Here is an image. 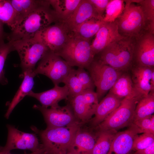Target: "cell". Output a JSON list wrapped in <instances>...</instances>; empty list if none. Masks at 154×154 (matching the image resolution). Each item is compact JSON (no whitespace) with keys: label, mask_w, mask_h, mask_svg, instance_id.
<instances>
[{"label":"cell","mask_w":154,"mask_h":154,"mask_svg":"<svg viewBox=\"0 0 154 154\" xmlns=\"http://www.w3.org/2000/svg\"><path fill=\"white\" fill-rule=\"evenodd\" d=\"M13 51L11 43H5L4 40L0 41V84L4 85L8 83L7 79L5 77L4 67L8 54Z\"/></svg>","instance_id":"obj_33"},{"label":"cell","mask_w":154,"mask_h":154,"mask_svg":"<svg viewBox=\"0 0 154 154\" xmlns=\"http://www.w3.org/2000/svg\"><path fill=\"white\" fill-rule=\"evenodd\" d=\"M6 36L3 30V23L0 21V41L4 40V38Z\"/></svg>","instance_id":"obj_39"},{"label":"cell","mask_w":154,"mask_h":154,"mask_svg":"<svg viewBox=\"0 0 154 154\" xmlns=\"http://www.w3.org/2000/svg\"><path fill=\"white\" fill-rule=\"evenodd\" d=\"M10 1L17 15L19 21L22 17L44 4L46 0H10Z\"/></svg>","instance_id":"obj_28"},{"label":"cell","mask_w":154,"mask_h":154,"mask_svg":"<svg viewBox=\"0 0 154 154\" xmlns=\"http://www.w3.org/2000/svg\"><path fill=\"white\" fill-rule=\"evenodd\" d=\"M123 99L109 92L98 103L94 116L90 120L91 126L95 127L105 120L119 106Z\"/></svg>","instance_id":"obj_21"},{"label":"cell","mask_w":154,"mask_h":154,"mask_svg":"<svg viewBox=\"0 0 154 154\" xmlns=\"http://www.w3.org/2000/svg\"><path fill=\"white\" fill-rule=\"evenodd\" d=\"M134 39L125 37L111 43L98 54L103 64L121 71H125L133 64Z\"/></svg>","instance_id":"obj_3"},{"label":"cell","mask_w":154,"mask_h":154,"mask_svg":"<svg viewBox=\"0 0 154 154\" xmlns=\"http://www.w3.org/2000/svg\"><path fill=\"white\" fill-rule=\"evenodd\" d=\"M116 131H97L94 145L90 154H108Z\"/></svg>","instance_id":"obj_27"},{"label":"cell","mask_w":154,"mask_h":154,"mask_svg":"<svg viewBox=\"0 0 154 154\" xmlns=\"http://www.w3.org/2000/svg\"><path fill=\"white\" fill-rule=\"evenodd\" d=\"M87 70L96 88L99 100L111 89L122 74L121 71L94 58Z\"/></svg>","instance_id":"obj_9"},{"label":"cell","mask_w":154,"mask_h":154,"mask_svg":"<svg viewBox=\"0 0 154 154\" xmlns=\"http://www.w3.org/2000/svg\"><path fill=\"white\" fill-rule=\"evenodd\" d=\"M137 3L141 7L148 31L154 34V0H139Z\"/></svg>","instance_id":"obj_31"},{"label":"cell","mask_w":154,"mask_h":154,"mask_svg":"<svg viewBox=\"0 0 154 154\" xmlns=\"http://www.w3.org/2000/svg\"><path fill=\"white\" fill-rule=\"evenodd\" d=\"M63 83L68 88L69 95L68 98L76 96L85 90L77 77L75 69L73 68Z\"/></svg>","instance_id":"obj_32"},{"label":"cell","mask_w":154,"mask_h":154,"mask_svg":"<svg viewBox=\"0 0 154 154\" xmlns=\"http://www.w3.org/2000/svg\"><path fill=\"white\" fill-rule=\"evenodd\" d=\"M81 0H49L53 8L58 21L67 19L77 8Z\"/></svg>","instance_id":"obj_25"},{"label":"cell","mask_w":154,"mask_h":154,"mask_svg":"<svg viewBox=\"0 0 154 154\" xmlns=\"http://www.w3.org/2000/svg\"><path fill=\"white\" fill-rule=\"evenodd\" d=\"M109 92L122 99L140 98L143 97L135 87L131 76L126 73H122Z\"/></svg>","instance_id":"obj_22"},{"label":"cell","mask_w":154,"mask_h":154,"mask_svg":"<svg viewBox=\"0 0 154 154\" xmlns=\"http://www.w3.org/2000/svg\"><path fill=\"white\" fill-rule=\"evenodd\" d=\"M76 75L84 89L94 90L95 87L92 79L88 72L85 69L78 67L75 69Z\"/></svg>","instance_id":"obj_36"},{"label":"cell","mask_w":154,"mask_h":154,"mask_svg":"<svg viewBox=\"0 0 154 154\" xmlns=\"http://www.w3.org/2000/svg\"><path fill=\"white\" fill-rule=\"evenodd\" d=\"M33 108L41 113L47 127H63L81 123L76 119L71 108L68 104L63 106L58 105L49 108L35 104L33 106Z\"/></svg>","instance_id":"obj_12"},{"label":"cell","mask_w":154,"mask_h":154,"mask_svg":"<svg viewBox=\"0 0 154 154\" xmlns=\"http://www.w3.org/2000/svg\"><path fill=\"white\" fill-rule=\"evenodd\" d=\"M108 154H112V153L111 151L109 150L108 153Z\"/></svg>","instance_id":"obj_43"},{"label":"cell","mask_w":154,"mask_h":154,"mask_svg":"<svg viewBox=\"0 0 154 154\" xmlns=\"http://www.w3.org/2000/svg\"><path fill=\"white\" fill-rule=\"evenodd\" d=\"M133 154H154V143L146 148L136 151Z\"/></svg>","instance_id":"obj_38"},{"label":"cell","mask_w":154,"mask_h":154,"mask_svg":"<svg viewBox=\"0 0 154 154\" xmlns=\"http://www.w3.org/2000/svg\"><path fill=\"white\" fill-rule=\"evenodd\" d=\"M63 154H72L71 153H69V152H68L67 151L66 152V153H64Z\"/></svg>","instance_id":"obj_42"},{"label":"cell","mask_w":154,"mask_h":154,"mask_svg":"<svg viewBox=\"0 0 154 154\" xmlns=\"http://www.w3.org/2000/svg\"><path fill=\"white\" fill-rule=\"evenodd\" d=\"M42 154H51L48 152V151H47L44 149V151L43 153H42Z\"/></svg>","instance_id":"obj_41"},{"label":"cell","mask_w":154,"mask_h":154,"mask_svg":"<svg viewBox=\"0 0 154 154\" xmlns=\"http://www.w3.org/2000/svg\"><path fill=\"white\" fill-rule=\"evenodd\" d=\"M125 37L119 33L116 21L104 23L95 35L91 44L93 54H98L109 44Z\"/></svg>","instance_id":"obj_15"},{"label":"cell","mask_w":154,"mask_h":154,"mask_svg":"<svg viewBox=\"0 0 154 154\" xmlns=\"http://www.w3.org/2000/svg\"><path fill=\"white\" fill-rule=\"evenodd\" d=\"M124 0H110L106 9V14L103 17L105 23L115 21L121 15L125 9Z\"/></svg>","instance_id":"obj_30"},{"label":"cell","mask_w":154,"mask_h":154,"mask_svg":"<svg viewBox=\"0 0 154 154\" xmlns=\"http://www.w3.org/2000/svg\"><path fill=\"white\" fill-rule=\"evenodd\" d=\"M125 9L116 20L119 33L125 37L135 39L148 31L140 6L135 0H124Z\"/></svg>","instance_id":"obj_5"},{"label":"cell","mask_w":154,"mask_h":154,"mask_svg":"<svg viewBox=\"0 0 154 154\" xmlns=\"http://www.w3.org/2000/svg\"><path fill=\"white\" fill-rule=\"evenodd\" d=\"M49 0L21 18L11 32L7 35L8 42L32 38L58 21L55 12L50 8Z\"/></svg>","instance_id":"obj_1"},{"label":"cell","mask_w":154,"mask_h":154,"mask_svg":"<svg viewBox=\"0 0 154 154\" xmlns=\"http://www.w3.org/2000/svg\"><path fill=\"white\" fill-rule=\"evenodd\" d=\"M44 151V149L42 147V148L40 150L35 152H32L31 153L27 154H42ZM0 154H11L10 153H5L0 152Z\"/></svg>","instance_id":"obj_40"},{"label":"cell","mask_w":154,"mask_h":154,"mask_svg":"<svg viewBox=\"0 0 154 154\" xmlns=\"http://www.w3.org/2000/svg\"><path fill=\"white\" fill-rule=\"evenodd\" d=\"M17 15L10 0H0V21L12 30L18 21Z\"/></svg>","instance_id":"obj_29"},{"label":"cell","mask_w":154,"mask_h":154,"mask_svg":"<svg viewBox=\"0 0 154 154\" xmlns=\"http://www.w3.org/2000/svg\"><path fill=\"white\" fill-rule=\"evenodd\" d=\"M7 141L4 146H0V152L10 153L15 149L28 150L32 152L40 150L42 147L36 134L21 131L14 126L8 124Z\"/></svg>","instance_id":"obj_11"},{"label":"cell","mask_w":154,"mask_h":154,"mask_svg":"<svg viewBox=\"0 0 154 154\" xmlns=\"http://www.w3.org/2000/svg\"><path fill=\"white\" fill-rule=\"evenodd\" d=\"M154 67V34L146 31L134 39L133 63Z\"/></svg>","instance_id":"obj_14"},{"label":"cell","mask_w":154,"mask_h":154,"mask_svg":"<svg viewBox=\"0 0 154 154\" xmlns=\"http://www.w3.org/2000/svg\"><path fill=\"white\" fill-rule=\"evenodd\" d=\"M131 68V78L137 91L143 96L154 92L151 86V78L154 67L134 65Z\"/></svg>","instance_id":"obj_19"},{"label":"cell","mask_w":154,"mask_h":154,"mask_svg":"<svg viewBox=\"0 0 154 154\" xmlns=\"http://www.w3.org/2000/svg\"><path fill=\"white\" fill-rule=\"evenodd\" d=\"M13 51H17L20 58L23 71L34 70L40 61L49 50L37 35L33 38L10 42Z\"/></svg>","instance_id":"obj_6"},{"label":"cell","mask_w":154,"mask_h":154,"mask_svg":"<svg viewBox=\"0 0 154 154\" xmlns=\"http://www.w3.org/2000/svg\"><path fill=\"white\" fill-rule=\"evenodd\" d=\"M73 67L61 57L49 50L40 60L34 72L50 78L54 85H58L67 76Z\"/></svg>","instance_id":"obj_8"},{"label":"cell","mask_w":154,"mask_h":154,"mask_svg":"<svg viewBox=\"0 0 154 154\" xmlns=\"http://www.w3.org/2000/svg\"><path fill=\"white\" fill-rule=\"evenodd\" d=\"M98 17H100L90 0H81L70 16L62 22L69 31L72 32L76 27L87 19Z\"/></svg>","instance_id":"obj_20"},{"label":"cell","mask_w":154,"mask_h":154,"mask_svg":"<svg viewBox=\"0 0 154 154\" xmlns=\"http://www.w3.org/2000/svg\"><path fill=\"white\" fill-rule=\"evenodd\" d=\"M89 0L94 6L99 16L103 18V14L110 0Z\"/></svg>","instance_id":"obj_37"},{"label":"cell","mask_w":154,"mask_h":154,"mask_svg":"<svg viewBox=\"0 0 154 154\" xmlns=\"http://www.w3.org/2000/svg\"><path fill=\"white\" fill-rule=\"evenodd\" d=\"M82 126L76 132L67 149L72 154H90L96 143V133L94 135Z\"/></svg>","instance_id":"obj_17"},{"label":"cell","mask_w":154,"mask_h":154,"mask_svg":"<svg viewBox=\"0 0 154 154\" xmlns=\"http://www.w3.org/2000/svg\"><path fill=\"white\" fill-rule=\"evenodd\" d=\"M103 19V18L98 17L87 19L73 30L72 34L75 36L90 40L96 35L105 23Z\"/></svg>","instance_id":"obj_24"},{"label":"cell","mask_w":154,"mask_h":154,"mask_svg":"<svg viewBox=\"0 0 154 154\" xmlns=\"http://www.w3.org/2000/svg\"><path fill=\"white\" fill-rule=\"evenodd\" d=\"M154 112V92L142 97L137 103L135 110L133 123L149 116Z\"/></svg>","instance_id":"obj_26"},{"label":"cell","mask_w":154,"mask_h":154,"mask_svg":"<svg viewBox=\"0 0 154 154\" xmlns=\"http://www.w3.org/2000/svg\"><path fill=\"white\" fill-rule=\"evenodd\" d=\"M84 124L80 123L60 127H47L40 130L32 126L31 129L39 137L43 148L51 154H63L67 151L78 130Z\"/></svg>","instance_id":"obj_2"},{"label":"cell","mask_w":154,"mask_h":154,"mask_svg":"<svg viewBox=\"0 0 154 154\" xmlns=\"http://www.w3.org/2000/svg\"></svg>","instance_id":"obj_44"},{"label":"cell","mask_w":154,"mask_h":154,"mask_svg":"<svg viewBox=\"0 0 154 154\" xmlns=\"http://www.w3.org/2000/svg\"><path fill=\"white\" fill-rule=\"evenodd\" d=\"M90 40L72 34L64 46L55 53L70 66L87 69L95 55L91 49Z\"/></svg>","instance_id":"obj_4"},{"label":"cell","mask_w":154,"mask_h":154,"mask_svg":"<svg viewBox=\"0 0 154 154\" xmlns=\"http://www.w3.org/2000/svg\"><path fill=\"white\" fill-rule=\"evenodd\" d=\"M34 70L23 71V79L19 89L9 104L5 116L8 119L17 105L32 91L34 85V78L36 76Z\"/></svg>","instance_id":"obj_23"},{"label":"cell","mask_w":154,"mask_h":154,"mask_svg":"<svg viewBox=\"0 0 154 154\" xmlns=\"http://www.w3.org/2000/svg\"><path fill=\"white\" fill-rule=\"evenodd\" d=\"M154 143V134L143 133L137 135L133 141L132 150L135 151L146 148Z\"/></svg>","instance_id":"obj_34"},{"label":"cell","mask_w":154,"mask_h":154,"mask_svg":"<svg viewBox=\"0 0 154 154\" xmlns=\"http://www.w3.org/2000/svg\"><path fill=\"white\" fill-rule=\"evenodd\" d=\"M72 34L62 22L50 25L37 35L49 50L55 53L62 48Z\"/></svg>","instance_id":"obj_13"},{"label":"cell","mask_w":154,"mask_h":154,"mask_svg":"<svg viewBox=\"0 0 154 154\" xmlns=\"http://www.w3.org/2000/svg\"><path fill=\"white\" fill-rule=\"evenodd\" d=\"M140 98L123 99L119 106L95 127L97 131H116L117 129L131 125L133 122L136 105Z\"/></svg>","instance_id":"obj_7"},{"label":"cell","mask_w":154,"mask_h":154,"mask_svg":"<svg viewBox=\"0 0 154 154\" xmlns=\"http://www.w3.org/2000/svg\"><path fill=\"white\" fill-rule=\"evenodd\" d=\"M133 123L138 127L141 133L154 134V115L137 120Z\"/></svg>","instance_id":"obj_35"},{"label":"cell","mask_w":154,"mask_h":154,"mask_svg":"<svg viewBox=\"0 0 154 154\" xmlns=\"http://www.w3.org/2000/svg\"><path fill=\"white\" fill-rule=\"evenodd\" d=\"M141 132L138 127L132 123L126 130L116 133L112 140L110 150L112 154H129L134 139Z\"/></svg>","instance_id":"obj_16"},{"label":"cell","mask_w":154,"mask_h":154,"mask_svg":"<svg viewBox=\"0 0 154 154\" xmlns=\"http://www.w3.org/2000/svg\"><path fill=\"white\" fill-rule=\"evenodd\" d=\"M66 100L76 119L84 124L88 122L94 115L99 103L96 93L90 90L68 98Z\"/></svg>","instance_id":"obj_10"},{"label":"cell","mask_w":154,"mask_h":154,"mask_svg":"<svg viewBox=\"0 0 154 154\" xmlns=\"http://www.w3.org/2000/svg\"><path fill=\"white\" fill-rule=\"evenodd\" d=\"M68 95V88L66 85L60 87L56 85L53 88L41 92L37 93L31 91L27 96L37 100L42 107L48 108L58 105L61 100H67Z\"/></svg>","instance_id":"obj_18"}]
</instances>
